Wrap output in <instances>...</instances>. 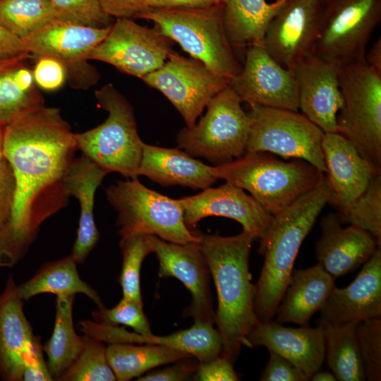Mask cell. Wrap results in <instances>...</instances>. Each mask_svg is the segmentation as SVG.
Returning a JSON list of instances; mask_svg holds the SVG:
<instances>
[{
  "instance_id": "1",
  "label": "cell",
  "mask_w": 381,
  "mask_h": 381,
  "mask_svg": "<svg viewBox=\"0 0 381 381\" xmlns=\"http://www.w3.org/2000/svg\"><path fill=\"white\" fill-rule=\"evenodd\" d=\"M60 110L42 106L4 126L3 154L14 171L11 218L0 231V267L15 266L41 224L68 201L65 176L77 150Z\"/></svg>"
},
{
  "instance_id": "2",
  "label": "cell",
  "mask_w": 381,
  "mask_h": 381,
  "mask_svg": "<svg viewBox=\"0 0 381 381\" xmlns=\"http://www.w3.org/2000/svg\"><path fill=\"white\" fill-rule=\"evenodd\" d=\"M197 233L217 291L215 324L222 339L220 355L234 362L260 322L254 308L255 285L249 270L255 238L244 231L232 236Z\"/></svg>"
},
{
  "instance_id": "3",
  "label": "cell",
  "mask_w": 381,
  "mask_h": 381,
  "mask_svg": "<svg viewBox=\"0 0 381 381\" xmlns=\"http://www.w3.org/2000/svg\"><path fill=\"white\" fill-rule=\"evenodd\" d=\"M329 198L324 176L315 188L271 214L268 226L259 238V253L264 256V263L255 284L254 308L260 322L274 318L301 243Z\"/></svg>"
},
{
  "instance_id": "4",
  "label": "cell",
  "mask_w": 381,
  "mask_h": 381,
  "mask_svg": "<svg viewBox=\"0 0 381 381\" xmlns=\"http://www.w3.org/2000/svg\"><path fill=\"white\" fill-rule=\"evenodd\" d=\"M213 167L218 179L248 191L270 214L315 188L325 176L306 160L286 162L265 152H246Z\"/></svg>"
},
{
  "instance_id": "5",
  "label": "cell",
  "mask_w": 381,
  "mask_h": 381,
  "mask_svg": "<svg viewBox=\"0 0 381 381\" xmlns=\"http://www.w3.org/2000/svg\"><path fill=\"white\" fill-rule=\"evenodd\" d=\"M136 18L152 20L192 58L221 77L229 80L241 71L224 28L221 3L203 8H149Z\"/></svg>"
},
{
  "instance_id": "6",
  "label": "cell",
  "mask_w": 381,
  "mask_h": 381,
  "mask_svg": "<svg viewBox=\"0 0 381 381\" xmlns=\"http://www.w3.org/2000/svg\"><path fill=\"white\" fill-rule=\"evenodd\" d=\"M95 95L108 117L99 126L74 134L77 149L109 173L138 178L143 142L132 105L111 83Z\"/></svg>"
},
{
  "instance_id": "7",
  "label": "cell",
  "mask_w": 381,
  "mask_h": 381,
  "mask_svg": "<svg viewBox=\"0 0 381 381\" xmlns=\"http://www.w3.org/2000/svg\"><path fill=\"white\" fill-rule=\"evenodd\" d=\"M106 195L117 212L121 237L142 234L179 244L200 242L198 233L185 224L178 199L147 188L138 178L117 181L106 189Z\"/></svg>"
},
{
  "instance_id": "8",
  "label": "cell",
  "mask_w": 381,
  "mask_h": 381,
  "mask_svg": "<svg viewBox=\"0 0 381 381\" xmlns=\"http://www.w3.org/2000/svg\"><path fill=\"white\" fill-rule=\"evenodd\" d=\"M343 107L337 132L377 173H381V75L365 63L339 66Z\"/></svg>"
},
{
  "instance_id": "9",
  "label": "cell",
  "mask_w": 381,
  "mask_h": 381,
  "mask_svg": "<svg viewBox=\"0 0 381 381\" xmlns=\"http://www.w3.org/2000/svg\"><path fill=\"white\" fill-rule=\"evenodd\" d=\"M242 101L228 85L206 106V112L192 127L176 135L178 147L193 157H202L215 165L243 156L250 130V120Z\"/></svg>"
},
{
  "instance_id": "10",
  "label": "cell",
  "mask_w": 381,
  "mask_h": 381,
  "mask_svg": "<svg viewBox=\"0 0 381 381\" xmlns=\"http://www.w3.org/2000/svg\"><path fill=\"white\" fill-rule=\"evenodd\" d=\"M250 130L246 152H265L306 160L325 173V133L302 114L249 103Z\"/></svg>"
},
{
  "instance_id": "11",
  "label": "cell",
  "mask_w": 381,
  "mask_h": 381,
  "mask_svg": "<svg viewBox=\"0 0 381 381\" xmlns=\"http://www.w3.org/2000/svg\"><path fill=\"white\" fill-rule=\"evenodd\" d=\"M381 21V0H325L315 56L338 66L365 63Z\"/></svg>"
},
{
  "instance_id": "12",
  "label": "cell",
  "mask_w": 381,
  "mask_h": 381,
  "mask_svg": "<svg viewBox=\"0 0 381 381\" xmlns=\"http://www.w3.org/2000/svg\"><path fill=\"white\" fill-rule=\"evenodd\" d=\"M142 79L160 91L183 117L186 127H192L209 101L229 85L221 77L195 59L172 52L157 70Z\"/></svg>"
},
{
  "instance_id": "13",
  "label": "cell",
  "mask_w": 381,
  "mask_h": 381,
  "mask_svg": "<svg viewBox=\"0 0 381 381\" xmlns=\"http://www.w3.org/2000/svg\"><path fill=\"white\" fill-rule=\"evenodd\" d=\"M171 42L157 26L148 28L132 18H116L87 60L109 64L121 72L141 78L165 63L174 52Z\"/></svg>"
},
{
  "instance_id": "14",
  "label": "cell",
  "mask_w": 381,
  "mask_h": 381,
  "mask_svg": "<svg viewBox=\"0 0 381 381\" xmlns=\"http://www.w3.org/2000/svg\"><path fill=\"white\" fill-rule=\"evenodd\" d=\"M325 0H287L269 23L263 47L281 66L293 71L315 55Z\"/></svg>"
},
{
  "instance_id": "15",
  "label": "cell",
  "mask_w": 381,
  "mask_h": 381,
  "mask_svg": "<svg viewBox=\"0 0 381 381\" xmlns=\"http://www.w3.org/2000/svg\"><path fill=\"white\" fill-rule=\"evenodd\" d=\"M152 253L158 259L159 277H175L191 294L184 317L194 321L215 324L210 287L211 273L199 243L179 244L150 235Z\"/></svg>"
},
{
  "instance_id": "16",
  "label": "cell",
  "mask_w": 381,
  "mask_h": 381,
  "mask_svg": "<svg viewBox=\"0 0 381 381\" xmlns=\"http://www.w3.org/2000/svg\"><path fill=\"white\" fill-rule=\"evenodd\" d=\"M229 85L242 102L298 111L293 71L277 62L262 45L247 47L244 65Z\"/></svg>"
},
{
  "instance_id": "17",
  "label": "cell",
  "mask_w": 381,
  "mask_h": 381,
  "mask_svg": "<svg viewBox=\"0 0 381 381\" xmlns=\"http://www.w3.org/2000/svg\"><path fill=\"white\" fill-rule=\"evenodd\" d=\"M43 346L23 312V300L11 274L0 294V377L21 381L25 368L44 361Z\"/></svg>"
},
{
  "instance_id": "18",
  "label": "cell",
  "mask_w": 381,
  "mask_h": 381,
  "mask_svg": "<svg viewBox=\"0 0 381 381\" xmlns=\"http://www.w3.org/2000/svg\"><path fill=\"white\" fill-rule=\"evenodd\" d=\"M188 227L207 217H224L240 223L243 231L259 238L269 224L271 214L243 189L226 182L198 194L178 199Z\"/></svg>"
},
{
  "instance_id": "19",
  "label": "cell",
  "mask_w": 381,
  "mask_h": 381,
  "mask_svg": "<svg viewBox=\"0 0 381 381\" xmlns=\"http://www.w3.org/2000/svg\"><path fill=\"white\" fill-rule=\"evenodd\" d=\"M322 150L329 189L328 203L341 218L368 187L377 173L355 147L339 133H325Z\"/></svg>"
},
{
  "instance_id": "20",
  "label": "cell",
  "mask_w": 381,
  "mask_h": 381,
  "mask_svg": "<svg viewBox=\"0 0 381 381\" xmlns=\"http://www.w3.org/2000/svg\"><path fill=\"white\" fill-rule=\"evenodd\" d=\"M339 66L316 56L293 70L298 88V110L325 133H338L337 116L344 101L339 82Z\"/></svg>"
},
{
  "instance_id": "21",
  "label": "cell",
  "mask_w": 381,
  "mask_h": 381,
  "mask_svg": "<svg viewBox=\"0 0 381 381\" xmlns=\"http://www.w3.org/2000/svg\"><path fill=\"white\" fill-rule=\"evenodd\" d=\"M318 325L358 324L381 317V248L346 287L333 289L320 310Z\"/></svg>"
},
{
  "instance_id": "22",
  "label": "cell",
  "mask_w": 381,
  "mask_h": 381,
  "mask_svg": "<svg viewBox=\"0 0 381 381\" xmlns=\"http://www.w3.org/2000/svg\"><path fill=\"white\" fill-rule=\"evenodd\" d=\"M247 346L266 347L295 365L310 380L325 361L324 329L301 326L288 327L281 323L259 322L246 337Z\"/></svg>"
},
{
  "instance_id": "23",
  "label": "cell",
  "mask_w": 381,
  "mask_h": 381,
  "mask_svg": "<svg viewBox=\"0 0 381 381\" xmlns=\"http://www.w3.org/2000/svg\"><path fill=\"white\" fill-rule=\"evenodd\" d=\"M337 213L325 216L315 243L318 264L334 279L367 262L381 246L369 232L353 225L343 228Z\"/></svg>"
},
{
  "instance_id": "24",
  "label": "cell",
  "mask_w": 381,
  "mask_h": 381,
  "mask_svg": "<svg viewBox=\"0 0 381 381\" xmlns=\"http://www.w3.org/2000/svg\"><path fill=\"white\" fill-rule=\"evenodd\" d=\"M111 27L99 28L56 20L22 40L28 54L37 58H54L67 67L87 60L91 51L106 37Z\"/></svg>"
},
{
  "instance_id": "25",
  "label": "cell",
  "mask_w": 381,
  "mask_h": 381,
  "mask_svg": "<svg viewBox=\"0 0 381 381\" xmlns=\"http://www.w3.org/2000/svg\"><path fill=\"white\" fill-rule=\"evenodd\" d=\"M108 174L84 154L73 159L66 172V191L78 200L80 208L76 238L71 253L77 264L85 262L99 240L93 212L95 195Z\"/></svg>"
},
{
  "instance_id": "26",
  "label": "cell",
  "mask_w": 381,
  "mask_h": 381,
  "mask_svg": "<svg viewBox=\"0 0 381 381\" xmlns=\"http://www.w3.org/2000/svg\"><path fill=\"white\" fill-rule=\"evenodd\" d=\"M138 176L162 186H181L204 190L217 180L214 167L204 164L180 148L143 143Z\"/></svg>"
},
{
  "instance_id": "27",
  "label": "cell",
  "mask_w": 381,
  "mask_h": 381,
  "mask_svg": "<svg viewBox=\"0 0 381 381\" xmlns=\"http://www.w3.org/2000/svg\"><path fill=\"white\" fill-rule=\"evenodd\" d=\"M97 338L110 344H155L176 349L195 357L199 363L209 361L221 354L222 337L214 324L194 321L188 329L167 336H143L131 332L123 327L99 324L96 329Z\"/></svg>"
},
{
  "instance_id": "28",
  "label": "cell",
  "mask_w": 381,
  "mask_h": 381,
  "mask_svg": "<svg viewBox=\"0 0 381 381\" xmlns=\"http://www.w3.org/2000/svg\"><path fill=\"white\" fill-rule=\"evenodd\" d=\"M334 286V279L318 263L306 269H294L276 309V322L308 326Z\"/></svg>"
},
{
  "instance_id": "29",
  "label": "cell",
  "mask_w": 381,
  "mask_h": 381,
  "mask_svg": "<svg viewBox=\"0 0 381 381\" xmlns=\"http://www.w3.org/2000/svg\"><path fill=\"white\" fill-rule=\"evenodd\" d=\"M224 28L233 48L262 45L266 29L287 0H219Z\"/></svg>"
},
{
  "instance_id": "30",
  "label": "cell",
  "mask_w": 381,
  "mask_h": 381,
  "mask_svg": "<svg viewBox=\"0 0 381 381\" xmlns=\"http://www.w3.org/2000/svg\"><path fill=\"white\" fill-rule=\"evenodd\" d=\"M77 263L71 255L43 264L28 281L18 285V291L23 301L41 294L67 296L82 294L91 299L98 307L103 308L97 292L82 280Z\"/></svg>"
},
{
  "instance_id": "31",
  "label": "cell",
  "mask_w": 381,
  "mask_h": 381,
  "mask_svg": "<svg viewBox=\"0 0 381 381\" xmlns=\"http://www.w3.org/2000/svg\"><path fill=\"white\" fill-rule=\"evenodd\" d=\"M106 353L107 361L119 381L139 377L156 367L193 356L176 349L147 344H110Z\"/></svg>"
},
{
  "instance_id": "32",
  "label": "cell",
  "mask_w": 381,
  "mask_h": 381,
  "mask_svg": "<svg viewBox=\"0 0 381 381\" xmlns=\"http://www.w3.org/2000/svg\"><path fill=\"white\" fill-rule=\"evenodd\" d=\"M75 296H56L53 332L43 346L47 357V365L54 380H59L83 348L82 337L76 334L73 324Z\"/></svg>"
},
{
  "instance_id": "33",
  "label": "cell",
  "mask_w": 381,
  "mask_h": 381,
  "mask_svg": "<svg viewBox=\"0 0 381 381\" xmlns=\"http://www.w3.org/2000/svg\"><path fill=\"white\" fill-rule=\"evenodd\" d=\"M357 325H321L324 329L325 361L337 380H366L358 350Z\"/></svg>"
},
{
  "instance_id": "34",
  "label": "cell",
  "mask_w": 381,
  "mask_h": 381,
  "mask_svg": "<svg viewBox=\"0 0 381 381\" xmlns=\"http://www.w3.org/2000/svg\"><path fill=\"white\" fill-rule=\"evenodd\" d=\"M44 106L32 71L22 63L0 73V124L5 126Z\"/></svg>"
},
{
  "instance_id": "35",
  "label": "cell",
  "mask_w": 381,
  "mask_h": 381,
  "mask_svg": "<svg viewBox=\"0 0 381 381\" xmlns=\"http://www.w3.org/2000/svg\"><path fill=\"white\" fill-rule=\"evenodd\" d=\"M56 20L49 0H0V25L20 39Z\"/></svg>"
},
{
  "instance_id": "36",
  "label": "cell",
  "mask_w": 381,
  "mask_h": 381,
  "mask_svg": "<svg viewBox=\"0 0 381 381\" xmlns=\"http://www.w3.org/2000/svg\"><path fill=\"white\" fill-rule=\"evenodd\" d=\"M150 235L134 234L121 236L119 246L123 262L119 282L123 297L143 306L140 291V268L145 257L152 253Z\"/></svg>"
},
{
  "instance_id": "37",
  "label": "cell",
  "mask_w": 381,
  "mask_h": 381,
  "mask_svg": "<svg viewBox=\"0 0 381 381\" xmlns=\"http://www.w3.org/2000/svg\"><path fill=\"white\" fill-rule=\"evenodd\" d=\"M83 348L72 364L61 375V381H114L115 375L107 358L103 343L87 335Z\"/></svg>"
},
{
  "instance_id": "38",
  "label": "cell",
  "mask_w": 381,
  "mask_h": 381,
  "mask_svg": "<svg viewBox=\"0 0 381 381\" xmlns=\"http://www.w3.org/2000/svg\"><path fill=\"white\" fill-rule=\"evenodd\" d=\"M340 219L343 224L369 232L381 246V174L372 178L364 192Z\"/></svg>"
},
{
  "instance_id": "39",
  "label": "cell",
  "mask_w": 381,
  "mask_h": 381,
  "mask_svg": "<svg viewBox=\"0 0 381 381\" xmlns=\"http://www.w3.org/2000/svg\"><path fill=\"white\" fill-rule=\"evenodd\" d=\"M357 341L365 380H381V317L358 324Z\"/></svg>"
},
{
  "instance_id": "40",
  "label": "cell",
  "mask_w": 381,
  "mask_h": 381,
  "mask_svg": "<svg viewBox=\"0 0 381 381\" xmlns=\"http://www.w3.org/2000/svg\"><path fill=\"white\" fill-rule=\"evenodd\" d=\"M59 18L87 26L110 28L111 18L102 8L97 0H49Z\"/></svg>"
},
{
  "instance_id": "41",
  "label": "cell",
  "mask_w": 381,
  "mask_h": 381,
  "mask_svg": "<svg viewBox=\"0 0 381 381\" xmlns=\"http://www.w3.org/2000/svg\"><path fill=\"white\" fill-rule=\"evenodd\" d=\"M92 315L98 322L112 325L121 324L143 336L152 334L148 320L143 313V306L124 298L114 308H99L92 313Z\"/></svg>"
},
{
  "instance_id": "42",
  "label": "cell",
  "mask_w": 381,
  "mask_h": 381,
  "mask_svg": "<svg viewBox=\"0 0 381 381\" xmlns=\"http://www.w3.org/2000/svg\"><path fill=\"white\" fill-rule=\"evenodd\" d=\"M32 73L37 86L44 90H55L60 88L66 80V66L54 58L40 56Z\"/></svg>"
},
{
  "instance_id": "43",
  "label": "cell",
  "mask_w": 381,
  "mask_h": 381,
  "mask_svg": "<svg viewBox=\"0 0 381 381\" xmlns=\"http://www.w3.org/2000/svg\"><path fill=\"white\" fill-rule=\"evenodd\" d=\"M16 189L13 169L8 160L2 154L0 155V231L11 218Z\"/></svg>"
},
{
  "instance_id": "44",
  "label": "cell",
  "mask_w": 381,
  "mask_h": 381,
  "mask_svg": "<svg viewBox=\"0 0 381 381\" xmlns=\"http://www.w3.org/2000/svg\"><path fill=\"white\" fill-rule=\"evenodd\" d=\"M199 361L194 356L174 362L171 366L150 371L138 377L139 381H183L193 378Z\"/></svg>"
},
{
  "instance_id": "45",
  "label": "cell",
  "mask_w": 381,
  "mask_h": 381,
  "mask_svg": "<svg viewBox=\"0 0 381 381\" xmlns=\"http://www.w3.org/2000/svg\"><path fill=\"white\" fill-rule=\"evenodd\" d=\"M270 358L260 380L261 381H308L307 376L285 358L270 352Z\"/></svg>"
},
{
  "instance_id": "46",
  "label": "cell",
  "mask_w": 381,
  "mask_h": 381,
  "mask_svg": "<svg viewBox=\"0 0 381 381\" xmlns=\"http://www.w3.org/2000/svg\"><path fill=\"white\" fill-rule=\"evenodd\" d=\"M194 380L236 381L239 377L234 369L233 362L223 356L203 363H199Z\"/></svg>"
},
{
  "instance_id": "47",
  "label": "cell",
  "mask_w": 381,
  "mask_h": 381,
  "mask_svg": "<svg viewBox=\"0 0 381 381\" xmlns=\"http://www.w3.org/2000/svg\"><path fill=\"white\" fill-rule=\"evenodd\" d=\"M103 11L116 18H136L150 8L151 0H97Z\"/></svg>"
},
{
  "instance_id": "48",
  "label": "cell",
  "mask_w": 381,
  "mask_h": 381,
  "mask_svg": "<svg viewBox=\"0 0 381 381\" xmlns=\"http://www.w3.org/2000/svg\"><path fill=\"white\" fill-rule=\"evenodd\" d=\"M28 54L22 39L0 25V60Z\"/></svg>"
},
{
  "instance_id": "49",
  "label": "cell",
  "mask_w": 381,
  "mask_h": 381,
  "mask_svg": "<svg viewBox=\"0 0 381 381\" xmlns=\"http://www.w3.org/2000/svg\"><path fill=\"white\" fill-rule=\"evenodd\" d=\"M219 3V0H151L150 8H203Z\"/></svg>"
},
{
  "instance_id": "50",
  "label": "cell",
  "mask_w": 381,
  "mask_h": 381,
  "mask_svg": "<svg viewBox=\"0 0 381 381\" xmlns=\"http://www.w3.org/2000/svg\"><path fill=\"white\" fill-rule=\"evenodd\" d=\"M365 63L374 71L381 75V37H379L367 51Z\"/></svg>"
},
{
  "instance_id": "51",
  "label": "cell",
  "mask_w": 381,
  "mask_h": 381,
  "mask_svg": "<svg viewBox=\"0 0 381 381\" xmlns=\"http://www.w3.org/2000/svg\"><path fill=\"white\" fill-rule=\"evenodd\" d=\"M30 57L29 54H23L15 57L0 60V73L22 63Z\"/></svg>"
},
{
  "instance_id": "52",
  "label": "cell",
  "mask_w": 381,
  "mask_h": 381,
  "mask_svg": "<svg viewBox=\"0 0 381 381\" xmlns=\"http://www.w3.org/2000/svg\"><path fill=\"white\" fill-rule=\"evenodd\" d=\"M312 381H336L337 379L334 375L327 370H318L316 371L310 379Z\"/></svg>"
},
{
  "instance_id": "53",
  "label": "cell",
  "mask_w": 381,
  "mask_h": 381,
  "mask_svg": "<svg viewBox=\"0 0 381 381\" xmlns=\"http://www.w3.org/2000/svg\"><path fill=\"white\" fill-rule=\"evenodd\" d=\"M4 126L0 124V155L3 154Z\"/></svg>"
}]
</instances>
